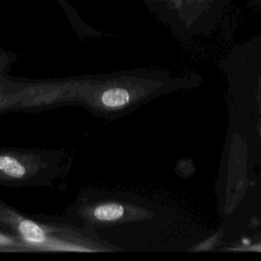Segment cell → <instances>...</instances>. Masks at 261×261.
<instances>
[{"label": "cell", "instance_id": "obj_1", "mask_svg": "<svg viewBox=\"0 0 261 261\" xmlns=\"http://www.w3.org/2000/svg\"><path fill=\"white\" fill-rule=\"evenodd\" d=\"M70 221L98 229H120L130 236V246L156 244L175 217L159 204L136 195L96 189L83 191L67 209Z\"/></svg>", "mask_w": 261, "mask_h": 261}, {"label": "cell", "instance_id": "obj_2", "mask_svg": "<svg viewBox=\"0 0 261 261\" xmlns=\"http://www.w3.org/2000/svg\"><path fill=\"white\" fill-rule=\"evenodd\" d=\"M0 229L14 237L25 252H113L119 247L97 231L70 220L22 213L0 201Z\"/></svg>", "mask_w": 261, "mask_h": 261}, {"label": "cell", "instance_id": "obj_3", "mask_svg": "<svg viewBox=\"0 0 261 261\" xmlns=\"http://www.w3.org/2000/svg\"><path fill=\"white\" fill-rule=\"evenodd\" d=\"M65 155L56 151L0 148V185L47 186L65 169Z\"/></svg>", "mask_w": 261, "mask_h": 261}, {"label": "cell", "instance_id": "obj_4", "mask_svg": "<svg viewBox=\"0 0 261 261\" xmlns=\"http://www.w3.org/2000/svg\"><path fill=\"white\" fill-rule=\"evenodd\" d=\"M179 37L207 33L222 16L228 0H145Z\"/></svg>", "mask_w": 261, "mask_h": 261}, {"label": "cell", "instance_id": "obj_5", "mask_svg": "<svg viewBox=\"0 0 261 261\" xmlns=\"http://www.w3.org/2000/svg\"><path fill=\"white\" fill-rule=\"evenodd\" d=\"M0 252H25V250L14 237L0 229Z\"/></svg>", "mask_w": 261, "mask_h": 261}]
</instances>
